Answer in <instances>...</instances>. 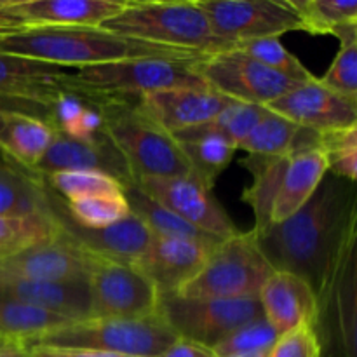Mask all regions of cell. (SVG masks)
Segmentation results:
<instances>
[{
	"instance_id": "d6986e66",
	"label": "cell",
	"mask_w": 357,
	"mask_h": 357,
	"mask_svg": "<svg viewBox=\"0 0 357 357\" xmlns=\"http://www.w3.org/2000/svg\"><path fill=\"white\" fill-rule=\"evenodd\" d=\"M209 251L190 241L153 237L132 265L153 282L159 295H173L201 272Z\"/></svg>"
},
{
	"instance_id": "74e56055",
	"label": "cell",
	"mask_w": 357,
	"mask_h": 357,
	"mask_svg": "<svg viewBox=\"0 0 357 357\" xmlns=\"http://www.w3.org/2000/svg\"><path fill=\"white\" fill-rule=\"evenodd\" d=\"M319 150L328 162V173L357 181V124L319 132Z\"/></svg>"
},
{
	"instance_id": "4fadbf2b",
	"label": "cell",
	"mask_w": 357,
	"mask_h": 357,
	"mask_svg": "<svg viewBox=\"0 0 357 357\" xmlns=\"http://www.w3.org/2000/svg\"><path fill=\"white\" fill-rule=\"evenodd\" d=\"M135 183L178 218L216 239L223 241L239 232L225 209L213 197L211 188L192 174L176 178H142Z\"/></svg>"
},
{
	"instance_id": "3957f363",
	"label": "cell",
	"mask_w": 357,
	"mask_h": 357,
	"mask_svg": "<svg viewBox=\"0 0 357 357\" xmlns=\"http://www.w3.org/2000/svg\"><path fill=\"white\" fill-rule=\"evenodd\" d=\"M75 94L96 108L101 131L122 153L135 181L192 174L176 139L143 110L139 96Z\"/></svg>"
},
{
	"instance_id": "9a60e30c",
	"label": "cell",
	"mask_w": 357,
	"mask_h": 357,
	"mask_svg": "<svg viewBox=\"0 0 357 357\" xmlns=\"http://www.w3.org/2000/svg\"><path fill=\"white\" fill-rule=\"evenodd\" d=\"M93 253L59 230L54 239L0 261V275L40 282L87 281Z\"/></svg>"
},
{
	"instance_id": "277c9868",
	"label": "cell",
	"mask_w": 357,
	"mask_h": 357,
	"mask_svg": "<svg viewBox=\"0 0 357 357\" xmlns=\"http://www.w3.org/2000/svg\"><path fill=\"white\" fill-rule=\"evenodd\" d=\"M100 28L121 37L192 54H213L229 49L213 35L197 0H124V7Z\"/></svg>"
},
{
	"instance_id": "f546056e",
	"label": "cell",
	"mask_w": 357,
	"mask_h": 357,
	"mask_svg": "<svg viewBox=\"0 0 357 357\" xmlns=\"http://www.w3.org/2000/svg\"><path fill=\"white\" fill-rule=\"evenodd\" d=\"M265 112H267V107H261V105H251L232 100L209 122L197 126V128L173 132V138L176 142H187V139L199 138V136L216 135L236 145V149H239L243 139L250 135L251 129L258 124V121L264 117Z\"/></svg>"
},
{
	"instance_id": "f1b7e54d",
	"label": "cell",
	"mask_w": 357,
	"mask_h": 357,
	"mask_svg": "<svg viewBox=\"0 0 357 357\" xmlns=\"http://www.w3.org/2000/svg\"><path fill=\"white\" fill-rule=\"evenodd\" d=\"M68 323H72V319L0 295V337L26 345L33 338Z\"/></svg>"
},
{
	"instance_id": "8992f818",
	"label": "cell",
	"mask_w": 357,
	"mask_h": 357,
	"mask_svg": "<svg viewBox=\"0 0 357 357\" xmlns=\"http://www.w3.org/2000/svg\"><path fill=\"white\" fill-rule=\"evenodd\" d=\"M178 335L157 314L143 319L89 317L33 338L24 347L91 349L132 357H159Z\"/></svg>"
},
{
	"instance_id": "30bf717a",
	"label": "cell",
	"mask_w": 357,
	"mask_h": 357,
	"mask_svg": "<svg viewBox=\"0 0 357 357\" xmlns=\"http://www.w3.org/2000/svg\"><path fill=\"white\" fill-rule=\"evenodd\" d=\"M87 284L91 317L143 319L157 316L159 291L153 282L129 261L93 253Z\"/></svg>"
},
{
	"instance_id": "4dcf8cb0",
	"label": "cell",
	"mask_w": 357,
	"mask_h": 357,
	"mask_svg": "<svg viewBox=\"0 0 357 357\" xmlns=\"http://www.w3.org/2000/svg\"><path fill=\"white\" fill-rule=\"evenodd\" d=\"M58 234V222L51 211L30 216H0V261L47 243Z\"/></svg>"
},
{
	"instance_id": "ee69618b",
	"label": "cell",
	"mask_w": 357,
	"mask_h": 357,
	"mask_svg": "<svg viewBox=\"0 0 357 357\" xmlns=\"http://www.w3.org/2000/svg\"><path fill=\"white\" fill-rule=\"evenodd\" d=\"M159 357H216L213 349L197 342L187 340V338H178L174 340L166 351Z\"/></svg>"
},
{
	"instance_id": "ba28073f",
	"label": "cell",
	"mask_w": 357,
	"mask_h": 357,
	"mask_svg": "<svg viewBox=\"0 0 357 357\" xmlns=\"http://www.w3.org/2000/svg\"><path fill=\"white\" fill-rule=\"evenodd\" d=\"M349 244L316 293L310 323L321 357H357V250Z\"/></svg>"
},
{
	"instance_id": "d590c367",
	"label": "cell",
	"mask_w": 357,
	"mask_h": 357,
	"mask_svg": "<svg viewBox=\"0 0 357 357\" xmlns=\"http://www.w3.org/2000/svg\"><path fill=\"white\" fill-rule=\"evenodd\" d=\"M45 185L65 202L93 197V195L117 194L122 192V183L108 174L96 171H68L54 173L44 178Z\"/></svg>"
},
{
	"instance_id": "f6af8a7d",
	"label": "cell",
	"mask_w": 357,
	"mask_h": 357,
	"mask_svg": "<svg viewBox=\"0 0 357 357\" xmlns=\"http://www.w3.org/2000/svg\"><path fill=\"white\" fill-rule=\"evenodd\" d=\"M26 347L21 342L0 337V357H26Z\"/></svg>"
},
{
	"instance_id": "4316f807",
	"label": "cell",
	"mask_w": 357,
	"mask_h": 357,
	"mask_svg": "<svg viewBox=\"0 0 357 357\" xmlns=\"http://www.w3.org/2000/svg\"><path fill=\"white\" fill-rule=\"evenodd\" d=\"M49 213L44 178L0 155V216Z\"/></svg>"
},
{
	"instance_id": "6da1fadb",
	"label": "cell",
	"mask_w": 357,
	"mask_h": 357,
	"mask_svg": "<svg viewBox=\"0 0 357 357\" xmlns=\"http://www.w3.org/2000/svg\"><path fill=\"white\" fill-rule=\"evenodd\" d=\"M255 236L275 272L298 275L316 295L338 257L357 241L356 183L326 173L300 211Z\"/></svg>"
},
{
	"instance_id": "52a82bcc",
	"label": "cell",
	"mask_w": 357,
	"mask_h": 357,
	"mask_svg": "<svg viewBox=\"0 0 357 357\" xmlns=\"http://www.w3.org/2000/svg\"><path fill=\"white\" fill-rule=\"evenodd\" d=\"M274 268L253 230L237 232L209 251L204 267L176 295L187 298H251L260 295Z\"/></svg>"
},
{
	"instance_id": "5b68a950",
	"label": "cell",
	"mask_w": 357,
	"mask_h": 357,
	"mask_svg": "<svg viewBox=\"0 0 357 357\" xmlns=\"http://www.w3.org/2000/svg\"><path fill=\"white\" fill-rule=\"evenodd\" d=\"M202 56L132 58L70 68L65 86L73 93L103 96H143L174 87H206L195 72V61Z\"/></svg>"
},
{
	"instance_id": "ac0fdd59",
	"label": "cell",
	"mask_w": 357,
	"mask_h": 357,
	"mask_svg": "<svg viewBox=\"0 0 357 357\" xmlns=\"http://www.w3.org/2000/svg\"><path fill=\"white\" fill-rule=\"evenodd\" d=\"M230 101V98L208 86L174 87L139 96L143 110L171 135L206 124Z\"/></svg>"
},
{
	"instance_id": "44dd1931",
	"label": "cell",
	"mask_w": 357,
	"mask_h": 357,
	"mask_svg": "<svg viewBox=\"0 0 357 357\" xmlns=\"http://www.w3.org/2000/svg\"><path fill=\"white\" fill-rule=\"evenodd\" d=\"M264 317L278 337L310 324L316 312V295L307 281L289 272H275L267 279L260 295Z\"/></svg>"
},
{
	"instance_id": "7402d4cb",
	"label": "cell",
	"mask_w": 357,
	"mask_h": 357,
	"mask_svg": "<svg viewBox=\"0 0 357 357\" xmlns=\"http://www.w3.org/2000/svg\"><path fill=\"white\" fill-rule=\"evenodd\" d=\"M70 68L0 52V96L54 105L68 93L65 77Z\"/></svg>"
},
{
	"instance_id": "7bdbcfd3",
	"label": "cell",
	"mask_w": 357,
	"mask_h": 357,
	"mask_svg": "<svg viewBox=\"0 0 357 357\" xmlns=\"http://www.w3.org/2000/svg\"><path fill=\"white\" fill-rule=\"evenodd\" d=\"M30 357H132L114 354V352L91 351V349H56V347H31L28 349Z\"/></svg>"
},
{
	"instance_id": "7a4b0ae2",
	"label": "cell",
	"mask_w": 357,
	"mask_h": 357,
	"mask_svg": "<svg viewBox=\"0 0 357 357\" xmlns=\"http://www.w3.org/2000/svg\"><path fill=\"white\" fill-rule=\"evenodd\" d=\"M0 52L65 68L101 65L132 58H190L192 52L121 37L100 26H31L0 40Z\"/></svg>"
},
{
	"instance_id": "ab89813d",
	"label": "cell",
	"mask_w": 357,
	"mask_h": 357,
	"mask_svg": "<svg viewBox=\"0 0 357 357\" xmlns=\"http://www.w3.org/2000/svg\"><path fill=\"white\" fill-rule=\"evenodd\" d=\"M319 80L338 96L357 103V42L342 44L337 58Z\"/></svg>"
},
{
	"instance_id": "8fae6325",
	"label": "cell",
	"mask_w": 357,
	"mask_h": 357,
	"mask_svg": "<svg viewBox=\"0 0 357 357\" xmlns=\"http://www.w3.org/2000/svg\"><path fill=\"white\" fill-rule=\"evenodd\" d=\"M213 35L229 49L257 38H279L302 30L298 13L289 0H197Z\"/></svg>"
},
{
	"instance_id": "b9f144b4",
	"label": "cell",
	"mask_w": 357,
	"mask_h": 357,
	"mask_svg": "<svg viewBox=\"0 0 357 357\" xmlns=\"http://www.w3.org/2000/svg\"><path fill=\"white\" fill-rule=\"evenodd\" d=\"M0 110L7 112H20V114L33 115V117L40 119V121L51 124L52 121V105L40 103V101L31 100H21V98H7L0 96Z\"/></svg>"
},
{
	"instance_id": "9c48e42d",
	"label": "cell",
	"mask_w": 357,
	"mask_h": 357,
	"mask_svg": "<svg viewBox=\"0 0 357 357\" xmlns=\"http://www.w3.org/2000/svg\"><path fill=\"white\" fill-rule=\"evenodd\" d=\"M157 314L180 338L213 349L244 324L264 316L258 296L251 298H187L159 295Z\"/></svg>"
},
{
	"instance_id": "7dc6e473",
	"label": "cell",
	"mask_w": 357,
	"mask_h": 357,
	"mask_svg": "<svg viewBox=\"0 0 357 357\" xmlns=\"http://www.w3.org/2000/svg\"><path fill=\"white\" fill-rule=\"evenodd\" d=\"M26 357H30V356H26Z\"/></svg>"
},
{
	"instance_id": "e575fe53",
	"label": "cell",
	"mask_w": 357,
	"mask_h": 357,
	"mask_svg": "<svg viewBox=\"0 0 357 357\" xmlns=\"http://www.w3.org/2000/svg\"><path fill=\"white\" fill-rule=\"evenodd\" d=\"M59 201L70 220L84 229H105V227H112L122 222L131 215L128 201L124 197V190L117 192V194L93 195V197L70 202H65L59 197Z\"/></svg>"
},
{
	"instance_id": "603a6c76",
	"label": "cell",
	"mask_w": 357,
	"mask_h": 357,
	"mask_svg": "<svg viewBox=\"0 0 357 357\" xmlns=\"http://www.w3.org/2000/svg\"><path fill=\"white\" fill-rule=\"evenodd\" d=\"M0 295L20 300L28 305L54 312L72 321L91 317V296L87 281L40 282L21 281L0 275Z\"/></svg>"
},
{
	"instance_id": "7c38bea8",
	"label": "cell",
	"mask_w": 357,
	"mask_h": 357,
	"mask_svg": "<svg viewBox=\"0 0 357 357\" xmlns=\"http://www.w3.org/2000/svg\"><path fill=\"white\" fill-rule=\"evenodd\" d=\"M202 82L223 96L243 103L267 107L298 84L260 65L239 49L204 54L195 61Z\"/></svg>"
},
{
	"instance_id": "e0dca14e",
	"label": "cell",
	"mask_w": 357,
	"mask_h": 357,
	"mask_svg": "<svg viewBox=\"0 0 357 357\" xmlns=\"http://www.w3.org/2000/svg\"><path fill=\"white\" fill-rule=\"evenodd\" d=\"M45 190H47L49 211L52 213V216L58 222L59 230L72 241H75L77 244L86 248L87 251L114 258V260L132 264L145 251L150 241L153 239L149 229L135 215H129L122 222L115 223L112 227H105V229H84V227H79L75 222L70 220V216L63 209L59 197L47 185H45Z\"/></svg>"
},
{
	"instance_id": "ffe728a7",
	"label": "cell",
	"mask_w": 357,
	"mask_h": 357,
	"mask_svg": "<svg viewBox=\"0 0 357 357\" xmlns=\"http://www.w3.org/2000/svg\"><path fill=\"white\" fill-rule=\"evenodd\" d=\"M124 0H7L3 14L31 26H101Z\"/></svg>"
},
{
	"instance_id": "bcb514c9",
	"label": "cell",
	"mask_w": 357,
	"mask_h": 357,
	"mask_svg": "<svg viewBox=\"0 0 357 357\" xmlns=\"http://www.w3.org/2000/svg\"><path fill=\"white\" fill-rule=\"evenodd\" d=\"M234 357H267V352H260V354H248V356H234Z\"/></svg>"
},
{
	"instance_id": "cb8c5ba5",
	"label": "cell",
	"mask_w": 357,
	"mask_h": 357,
	"mask_svg": "<svg viewBox=\"0 0 357 357\" xmlns=\"http://www.w3.org/2000/svg\"><path fill=\"white\" fill-rule=\"evenodd\" d=\"M328 173L319 149L296 150L288 155L271 211V225H279L303 208Z\"/></svg>"
},
{
	"instance_id": "d4e9b609",
	"label": "cell",
	"mask_w": 357,
	"mask_h": 357,
	"mask_svg": "<svg viewBox=\"0 0 357 357\" xmlns=\"http://www.w3.org/2000/svg\"><path fill=\"white\" fill-rule=\"evenodd\" d=\"M52 138L47 122L20 112L0 110V155L23 169L33 171Z\"/></svg>"
},
{
	"instance_id": "484cf974",
	"label": "cell",
	"mask_w": 357,
	"mask_h": 357,
	"mask_svg": "<svg viewBox=\"0 0 357 357\" xmlns=\"http://www.w3.org/2000/svg\"><path fill=\"white\" fill-rule=\"evenodd\" d=\"M122 190H124V197L128 201L131 215H135L153 237L190 241V243L201 244L208 250H213L222 243V239H216V237L209 236V234L202 232L190 223L178 218L174 213H171L162 204L153 201L149 194H145L135 181L122 185Z\"/></svg>"
},
{
	"instance_id": "836d02e7",
	"label": "cell",
	"mask_w": 357,
	"mask_h": 357,
	"mask_svg": "<svg viewBox=\"0 0 357 357\" xmlns=\"http://www.w3.org/2000/svg\"><path fill=\"white\" fill-rule=\"evenodd\" d=\"M298 13L302 30L312 35H333L345 24L357 23L356 0H289Z\"/></svg>"
},
{
	"instance_id": "2e32d148",
	"label": "cell",
	"mask_w": 357,
	"mask_h": 357,
	"mask_svg": "<svg viewBox=\"0 0 357 357\" xmlns=\"http://www.w3.org/2000/svg\"><path fill=\"white\" fill-rule=\"evenodd\" d=\"M267 108L300 128L319 132L357 124V103L338 96L316 77L298 84L295 89L267 105Z\"/></svg>"
},
{
	"instance_id": "f35d334b",
	"label": "cell",
	"mask_w": 357,
	"mask_h": 357,
	"mask_svg": "<svg viewBox=\"0 0 357 357\" xmlns=\"http://www.w3.org/2000/svg\"><path fill=\"white\" fill-rule=\"evenodd\" d=\"M278 338V333L271 323L261 316L229 335L225 340L213 347V352L216 357L260 354L271 351Z\"/></svg>"
},
{
	"instance_id": "83f0119b",
	"label": "cell",
	"mask_w": 357,
	"mask_h": 357,
	"mask_svg": "<svg viewBox=\"0 0 357 357\" xmlns=\"http://www.w3.org/2000/svg\"><path fill=\"white\" fill-rule=\"evenodd\" d=\"M289 153L286 155H248L246 159L241 160L243 166L250 171L253 176V183L250 188H246L243 194V201L253 208L255 213V232L271 227V211L274 204L275 194H278L279 183H281L282 171H284L286 160Z\"/></svg>"
},
{
	"instance_id": "60d3db41",
	"label": "cell",
	"mask_w": 357,
	"mask_h": 357,
	"mask_svg": "<svg viewBox=\"0 0 357 357\" xmlns=\"http://www.w3.org/2000/svg\"><path fill=\"white\" fill-rule=\"evenodd\" d=\"M267 357H321V349L310 324H305L279 337Z\"/></svg>"
},
{
	"instance_id": "8d00e7d4",
	"label": "cell",
	"mask_w": 357,
	"mask_h": 357,
	"mask_svg": "<svg viewBox=\"0 0 357 357\" xmlns=\"http://www.w3.org/2000/svg\"><path fill=\"white\" fill-rule=\"evenodd\" d=\"M232 49H239L260 65L267 66L272 72L281 73L295 82H307V80L314 79L312 73L302 65V61L293 56L275 37L241 42Z\"/></svg>"
},
{
	"instance_id": "1f68e13d",
	"label": "cell",
	"mask_w": 357,
	"mask_h": 357,
	"mask_svg": "<svg viewBox=\"0 0 357 357\" xmlns=\"http://www.w3.org/2000/svg\"><path fill=\"white\" fill-rule=\"evenodd\" d=\"M181 153L190 166L192 176L201 180L213 190L215 181L225 167L232 162L236 145L216 135L199 136V138L178 142Z\"/></svg>"
},
{
	"instance_id": "d6a6232c",
	"label": "cell",
	"mask_w": 357,
	"mask_h": 357,
	"mask_svg": "<svg viewBox=\"0 0 357 357\" xmlns=\"http://www.w3.org/2000/svg\"><path fill=\"white\" fill-rule=\"evenodd\" d=\"M298 131L300 126L267 108L237 150H244L250 155H286L291 153Z\"/></svg>"
},
{
	"instance_id": "5bb4252c",
	"label": "cell",
	"mask_w": 357,
	"mask_h": 357,
	"mask_svg": "<svg viewBox=\"0 0 357 357\" xmlns=\"http://www.w3.org/2000/svg\"><path fill=\"white\" fill-rule=\"evenodd\" d=\"M33 171L42 178L68 171H96L115 178L122 185L135 181L129 164L103 131L87 138H75L52 129L51 143Z\"/></svg>"
}]
</instances>
